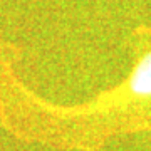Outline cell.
Wrapping results in <instances>:
<instances>
[{
  "label": "cell",
  "instance_id": "6da1fadb",
  "mask_svg": "<svg viewBox=\"0 0 151 151\" xmlns=\"http://www.w3.org/2000/svg\"><path fill=\"white\" fill-rule=\"evenodd\" d=\"M126 87L131 96L139 99H151V50L145 52L136 60L126 81Z\"/></svg>",
  "mask_w": 151,
  "mask_h": 151
}]
</instances>
